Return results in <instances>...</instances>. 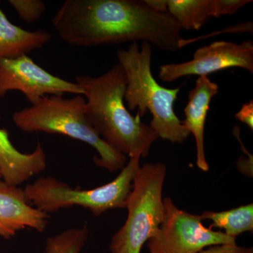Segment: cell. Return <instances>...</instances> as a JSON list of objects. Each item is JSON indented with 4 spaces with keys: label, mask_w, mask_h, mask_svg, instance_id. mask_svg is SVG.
I'll return each mask as SVG.
<instances>
[{
    "label": "cell",
    "mask_w": 253,
    "mask_h": 253,
    "mask_svg": "<svg viewBox=\"0 0 253 253\" xmlns=\"http://www.w3.org/2000/svg\"><path fill=\"white\" fill-rule=\"evenodd\" d=\"M201 217L212 222L208 229H224L226 235L234 239L246 231L253 232V204L220 212L204 211Z\"/></svg>",
    "instance_id": "9a60e30c"
},
{
    "label": "cell",
    "mask_w": 253,
    "mask_h": 253,
    "mask_svg": "<svg viewBox=\"0 0 253 253\" xmlns=\"http://www.w3.org/2000/svg\"><path fill=\"white\" fill-rule=\"evenodd\" d=\"M139 160V156L130 158L116 179L95 189H74L52 176H42L28 184L24 191L31 204L46 214L81 206L99 216L109 210L126 208L134 176L140 167Z\"/></svg>",
    "instance_id": "8992f818"
},
{
    "label": "cell",
    "mask_w": 253,
    "mask_h": 253,
    "mask_svg": "<svg viewBox=\"0 0 253 253\" xmlns=\"http://www.w3.org/2000/svg\"><path fill=\"white\" fill-rule=\"evenodd\" d=\"M11 90L22 92L31 104L46 94H83L77 83L51 74L27 55L0 59V96Z\"/></svg>",
    "instance_id": "9c48e42d"
},
{
    "label": "cell",
    "mask_w": 253,
    "mask_h": 253,
    "mask_svg": "<svg viewBox=\"0 0 253 253\" xmlns=\"http://www.w3.org/2000/svg\"><path fill=\"white\" fill-rule=\"evenodd\" d=\"M244 253H253V249L252 247L251 248H247L246 249V252Z\"/></svg>",
    "instance_id": "603a6c76"
},
{
    "label": "cell",
    "mask_w": 253,
    "mask_h": 253,
    "mask_svg": "<svg viewBox=\"0 0 253 253\" xmlns=\"http://www.w3.org/2000/svg\"><path fill=\"white\" fill-rule=\"evenodd\" d=\"M118 61L126 77L125 101L128 110L137 109L141 118L149 111L153 118L150 126L163 140L183 144L191 134L181 124L174 111V101L181 87L168 89L160 85L151 72L152 48L142 42L131 43L128 49L118 50Z\"/></svg>",
    "instance_id": "3957f363"
},
{
    "label": "cell",
    "mask_w": 253,
    "mask_h": 253,
    "mask_svg": "<svg viewBox=\"0 0 253 253\" xmlns=\"http://www.w3.org/2000/svg\"><path fill=\"white\" fill-rule=\"evenodd\" d=\"M165 217L158 234L148 241L149 253H198L219 244H236V239L204 226L201 215L176 207L170 198L163 199Z\"/></svg>",
    "instance_id": "52a82bcc"
},
{
    "label": "cell",
    "mask_w": 253,
    "mask_h": 253,
    "mask_svg": "<svg viewBox=\"0 0 253 253\" xmlns=\"http://www.w3.org/2000/svg\"><path fill=\"white\" fill-rule=\"evenodd\" d=\"M236 119L248 126L253 130V100L243 105L241 110L235 115Z\"/></svg>",
    "instance_id": "ffe728a7"
},
{
    "label": "cell",
    "mask_w": 253,
    "mask_h": 253,
    "mask_svg": "<svg viewBox=\"0 0 253 253\" xmlns=\"http://www.w3.org/2000/svg\"><path fill=\"white\" fill-rule=\"evenodd\" d=\"M168 12L181 29L199 30L217 16L215 0H167Z\"/></svg>",
    "instance_id": "5bb4252c"
},
{
    "label": "cell",
    "mask_w": 253,
    "mask_h": 253,
    "mask_svg": "<svg viewBox=\"0 0 253 253\" xmlns=\"http://www.w3.org/2000/svg\"><path fill=\"white\" fill-rule=\"evenodd\" d=\"M56 33L71 45L146 42L167 51L180 49L181 28L168 12L144 1L66 0L52 19Z\"/></svg>",
    "instance_id": "6da1fadb"
},
{
    "label": "cell",
    "mask_w": 253,
    "mask_h": 253,
    "mask_svg": "<svg viewBox=\"0 0 253 253\" xmlns=\"http://www.w3.org/2000/svg\"><path fill=\"white\" fill-rule=\"evenodd\" d=\"M87 226L73 228L46 239L44 253H81L87 239Z\"/></svg>",
    "instance_id": "2e32d148"
},
{
    "label": "cell",
    "mask_w": 253,
    "mask_h": 253,
    "mask_svg": "<svg viewBox=\"0 0 253 253\" xmlns=\"http://www.w3.org/2000/svg\"><path fill=\"white\" fill-rule=\"evenodd\" d=\"M76 83L85 96L88 121L113 149L129 158L149 156L158 139L154 129L130 114L124 103L126 72L120 63L98 77L79 76Z\"/></svg>",
    "instance_id": "7a4b0ae2"
},
{
    "label": "cell",
    "mask_w": 253,
    "mask_h": 253,
    "mask_svg": "<svg viewBox=\"0 0 253 253\" xmlns=\"http://www.w3.org/2000/svg\"><path fill=\"white\" fill-rule=\"evenodd\" d=\"M86 100L81 95L72 99L63 95L44 96L29 107L16 111L13 122L25 132L61 134L83 141L94 147L99 156L95 164L111 172L122 169L126 156L113 149L97 134L85 115Z\"/></svg>",
    "instance_id": "277c9868"
},
{
    "label": "cell",
    "mask_w": 253,
    "mask_h": 253,
    "mask_svg": "<svg viewBox=\"0 0 253 253\" xmlns=\"http://www.w3.org/2000/svg\"><path fill=\"white\" fill-rule=\"evenodd\" d=\"M241 68L253 73V43L241 44L217 41L195 51L191 61L165 64L160 67V79L171 83L184 76H208L210 73L229 68Z\"/></svg>",
    "instance_id": "ba28073f"
},
{
    "label": "cell",
    "mask_w": 253,
    "mask_h": 253,
    "mask_svg": "<svg viewBox=\"0 0 253 253\" xmlns=\"http://www.w3.org/2000/svg\"><path fill=\"white\" fill-rule=\"evenodd\" d=\"M251 0H215L217 16L233 15L243 6L252 2Z\"/></svg>",
    "instance_id": "ac0fdd59"
},
{
    "label": "cell",
    "mask_w": 253,
    "mask_h": 253,
    "mask_svg": "<svg viewBox=\"0 0 253 253\" xmlns=\"http://www.w3.org/2000/svg\"><path fill=\"white\" fill-rule=\"evenodd\" d=\"M151 9L158 12H168L167 0H144Z\"/></svg>",
    "instance_id": "7402d4cb"
},
{
    "label": "cell",
    "mask_w": 253,
    "mask_h": 253,
    "mask_svg": "<svg viewBox=\"0 0 253 253\" xmlns=\"http://www.w3.org/2000/svg\"><path fill=\"white\" fill-rule=\"evenodd\" d=\"M219 85L208 76H200L194 87L188 95V103L184 109L186 118L181 124L196 140L198 168L204 172L209 170L205 154L204 129L210 104L213 96L217 94Z\"/></svg>",
    "instance_id": "8fae6325"
},
{
    "label": "cell",
    "mask_w": 253,
    "mask_h": 253,
    "mask_svg": "<svg viewBox=\"0 0 253 253\" xmlns=\"http://www.w3.org/2000/svg\"><path fill=\"white\" fill-rule=\"evenodd\" d=\"M49 217L31 204L24 189L0 179V237L10 239L26 229L43 232Z\"/></svg>",
    "instance_id": "30bf717a"
},
{
    "label": "cell",
    "mask_w": 253,
    "mask_h": 253,
    "mask_svg": "<svg viewBox=\"0 0 253 253\" xmlns=\"http://www.w3.org/2000/svg\"><path fill=\"white\" fill-rule=\"evenodd\" d=\"M51 40L49 32L26 31L13 24L0 7V59L26 55L33 50L41 49Z\"/></svg>",
    "instance_id": "4fadbf2b"
},
{
    "label": "cell",
    "mask_w": 253,
    "mask_h": 253,
    "mask_svg": "<svg viewBox=\"0 0 253 253\" xmlns=\"http://www.w3.org/2000/svg\"><path fill=\"white\" fill-rule=\"evenodd\" d=\"M46 168L45 152L40 143L31 154H23L10 141L8 131L0 128V172L5 182L18 186Z\"/></svg>",
    "instance_id": "7c38bea8"
},
{
    "label": "cell",
    "mask_w": 253,
    "mask_h": 253,
    "mask_svg": "<svg viewBox=\"0 0 253 253\" xmlns=\"http://www.w3.org/2000/svg\"><path fill=\"white\" fill-rule=\"evenodd\" d=\"M166 174L164 163H145L139 167L126 201L127 217L110 243L111 253H140L145 243L157 235L165 217Z\"/></svg>",
    "instance_id": "5b68a950"
},
{
    "label": "cell",
    "mask_w": 253,
    "mask_h": 253,
    "mask_svg": "<svg viewBox=\"0 0 253 253\" xmlns=\"http://www.w3.org/2000/svg\"><path fill=\"white\" fill-rule=\"evenodd\" d=\"M253 161V157L252 154L250 155L247 158L245 157V156H241L238 160L237 163H236L239 172L246 174V176H249V177L252 178Z\"/></svg>",
    "instance_id": "44dd1931"
},
{
    "label": "cell",
    "mask_w": 253,
    "mask_h": 253,
    "mask_svg": "<svg viewBox=\"0 0 253 253\" xmlns=\"http://www.w3.org/2000/svg\"><path fill=\"white\" fill-rule=\"evenodd\" d=\"M1 179V172H0V179Z\"/></svg>",
    "instance_id": "cb8c5ba5"
},
{
    "label": "cell",
    "mask_w": 253,
    "mask_h": 253,
    "mask_svg": "<svg viewBox=\"0 0 253 253\" xmlns=\"http://www.w3.org/2000/svg\"><path fill=\"white\" fill-rule=\"evenodd\" d=\"M247 248L241 247L236 244H219L210 246L198 253H244Z\"/></svg>",
    "instance_id": "d6986e66"
},
{
    "label": "cell",
    "mask_w": 253,
    "mask_h": 253,
    "mask_svg": "<svg viewBox=\"0 0 253 253\" xmlns=\"http://www.w3.org/2000/svg\"><path fill=\"white\" fill-rule=\"evenodd\" d=\"M18 16L23 21L33 23L38 21L46 10V5L41 0H9Z\"/></svg>",
    "instance_id": "e0dca14e"
}]
</instances>
